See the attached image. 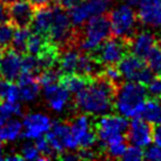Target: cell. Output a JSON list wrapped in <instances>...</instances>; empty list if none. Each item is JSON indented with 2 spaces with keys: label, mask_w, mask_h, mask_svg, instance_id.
Returning a JSON list of instances; mask_svg holds the SVG:
<instances>
[{
  "label": "cell",
  "mask_w": 161,
  "mask_h": 161,
  "mask_svg": "<svg viewBox=\"0 0 161 161\" xmlns=\"http://www.w3.org/2000/svg\"><path fill=\"white\" fill-rule=\"evenodd\" d=\"M116 87L103 73L93 78L85 88L75 94L74 106L88 115H103L114 109Z\"/></svg>",
  "instance_id": "1"
},
{
  "label": "cell",
  "mask_w": 161,
  "mask_h": 161,
  "mask_svg": "<svg viewBox=\"0 0 161 161\" xmlns=\"http://www.w3.org/2000/svg\"><path fill=\"white\" fill-rule=\"evenodd\" d=\"M112 36L108 14H100L88 19L81 26L75 27L74 45L82 52H93Z\"/></svg>",
  "instance_id": "2"
},
{
  "label": "cell",
  "mask_w": 161,
  "mask_h": 161,
  "mask_svg": "<svg viewBox=\"0 0 161 161\" xmlns=\"http://www.w3.org/2000/svg\"><path fill=\"white\" fill-rule=\"evenodd\" d=\"M147 97V88L135 81L121 82L116 87L114 111L125 118H138Z\"/></svg>",
  "instance_id": "3"
},
{
  "label": "cell",
  "mask_w": 161,
  "mask_h": 161,
  "mask_svg": "<svg viewBox=\"0 0 161 161\" xmlns=\"http://www.w3.org/2000/svg\"><path fill=\"white\" fill-rule=\"evenodd\" d=\"M52 12H53V18L49 27L48 39L54 45L58 46L60 51L67 47H75L74 45L75 27L72 24L67 9H65L55 3L52 5Z\"/></svg>",
  "instance_id": "4"
},
{
  "label": "cell",
  "mask_w": 161,
  "mask_h": 161,
  "mask_svg": "<svg viewBox=\"0 0 161 161\" xmlns=\"http://www.w3.org/2000/svg\"><path fill=\"white\" fill-rule=\"evenodd\" d=\"M111 21L112 36L130 39L134 34L138 26V14L130 5H120L108 13Z\"/></svg>",
  "instance_id": "5"
},
{
  "label": "cell",
  "mask_w": 161,
  "mask_h": 161,
  "mask_svg": "<svg viewBox=\"0 0 161 161\" xmlns=\"http://www.w3.org/2000/svg\"><path fill=\"white\" fill-rule=\"evenodd\" d=\"M92 53L94 58L103 66L116 65L127 53H130V39L109 36Z\"/></svg>",
  "instance_id": "6"
},
{
  "label": "cell",
  "mask_w": 161,
  "mask_h": 161,
  "mask_svg": "<svg viewBox=\"0 0 161 161\" xmlns=\"http://www.w3.org/2000/svg\"><path fill=\"white\" fill-rule=\"evenodd\" d=\"M116 66L120 71L124 80L135 81L142 85H148L154 78L153 72L143 63L142 58H139L135 54L127 53L121 59Z\"/></svg>",
  "instance_id": "7"
},
{
  "label": "cell",
  "mask_w": 161,
  "mask_h": 161,
  "mask_svg": "<svg viewBox=\"0 0 161 161\" xmlns=\"http://www.w3.org/2000/svg\"><path fill=\"white\" fill-rule=\"evenodd\" d=\"M93 125L98 140L103 147L114 136L125 134L128 130L130 122L127 121V118L125 116L108 113L100 116Z\"/></svg>",
  "instance_id": "8"
},
{
  "label": "cell",
  "mask_w": 161,
  "mask_h": 161,
  "mask_svg": "<svg viewBox=\"0 0 161 161\" xmlns=\"http://www.w3.org/2000/svg\"><path fill=\"white\" fill-rule=\"evenodd\" d=\"M46 139L53 148L54 153L58 154L67 151H75L79 148L69 127V122L55 121L52 124L51 130L46 133Z\"/></svg>",
  "instance_id": "9"
},
{
  "label": "cell",
  "mask_w": 161,
  "mask_h": 161,
  "mask_svg": "<svg viewBox=\"0 0 161 161\" xmlns=\"http://www.w3.org/2000/svg\"><path fill=\"white\" fill-rule=\"evenodd\" d=\"M69 127L79 148H91L98 141L94 125L91 122L88 114L82 113L74 116L69 121Z\"/></svg>",
  "instance_id": "10"
},
{
  "label": "cell",
  "mask_w": 161,
  "mask_h": 161,
  "mask_svg": "<svg viewBox=\"0 0 161 161\" xmlns=\"http://www.w3.org/2000/svg\"><path fill=\"white\" fill-rule=\"evenodd\" d=\"M109 0H82L80 4L69 9L71 21L74 27H79L88 19L107 12Z\"/></svg>",
  "instance_id": "11"
},
{
  "label": "cell",
  "mask_w": 161,
  "mask_h": 161,
  "mask_svg": "<svg viewBox=\"0 0 161 161\" xmlns=\"http://www.w3.org/2000/svg\"><path fill=\"white\" fill-rule=\"evenodd\" d=\"M126 139L130 145L138 147H147L153 141L152 124L147 122L141 118H133L126 132Z\"/></svg>",
  "instance_id": "12"
},
{
  "label": "cell",
  "mask_w": 161,
  "mask_h": 161,
  "mask_svg": "<svg viewBox=\"0 0 161 161\" xmlns=\"http://www.w3.org/2000/svg\"><path fill=\"white\" fill-rule=\"evenodd\" d=\"M52 127V121L48 116L42 113H30L24 118L23 135L24 138L38 139L45 135Z\"/></svg>",
  "instance_id": "13"
},
{
  "label": "cell",
  "mask_w": 161,
  "mask_h": 161,
  "mask_svg": "<svg viewBox=\"0 0 161 161\" xmlns=\"http://www.w3.org/2000/svg\"><path fill=\"white\" fill-rule=\"evenodd\" d=\"M21 60L23 54L17 53L11 47L3 48V58L0 63V76L8 81L18 80L21 74Z\"/></svg>",
  "instance_id": "14"
},
{
  "label": "cell",
  "mask_w": 161,
  "mask_h": 161,
  "mask_svg": "<svg viewBox=\"0 0 161 161\" xmlns=\"http://www.w3.org/2000/svg\"><path fill=\"white\" fill-rule=\"evenodd\" d=\"M36 12V6L31 1L19 0L9 3V21L15 28H25L31 26Z\"/></svg>",
  "instance_id": "15"
},
{
  "label": "cell",
  "mask_w": 161,
  "mask_h": 161,
  "mask_svg": "<svg viewBox=\"0 0 161 161\" xmlns=\"http://www.w3.org/2000/svg\"><path fill=\"white\" fill-rule=\"evenodd\" d=\"M44 97L46 99L47 106L52 108L54 112H63L67 108L71 103V92L66 90L59 82L42 86Z\"/></svg>",
  "instance_id": "16"
},
{
  "label": "cell",
  "mask_w": 161,
  "mask_h": 161,
  "mask_svg": "<svg viewBox=\"0 0 161 161\" xmlns=\"http://www.w3.org/2000/svg\"><path fill=\"white\" fill-rule=\"evenodd\" d=\"M158 44L157 36L151 31H136L130 38V52L145 59Z\"/></svg>",
  "instance_id": "17"
},
{
  "label": "cell",
  "mask_w": 161,
  "mask_h": 161,
  "mask_svg": "<svg viewBox=\"0 0 161 161\" xmlns=\"http://www.w3.org/2000/svg\"><path fill=\"white\" fill-rule=\"evenodd\" d=\"M139 21L148 27H161V0H145L138 6Z\"/></svg>",
  "instance_id": "18"
},
{
  "label": "cell",
  "mask_w": 161,
  "mask_h": 161,
  "mask_svg": "<svg viewBox=\"0 0 161 161\" xmlns=\"http://www.w3.org/2000/svg\"><path fill=\"white\" fill-rule=\"evenodd\" d=\"M18 87L20 99L24 101H33L40 93V82L38 75L31 73H21L18 78Z\"/></svg>",
  "instance_id": "19"
},
{
  "label": "cell",
  "mask_w": 161,
  "mask_h": 161,
  "mask_svg": "<svg viewBox=\"0 0 161 161\" xmlns=\"http://www.w3.org/2000/svg\"><path fill=\"white\" fill-rule=\"evenodd\" d=\"M53 12H52V5H42L36 7L33 21L31 24V31L34 33H39L48 38L49 27L52 24Z\"/></svg>",
  "instance_id": "20"
},
{
  "label": "cell",
  "mask_w": 161,
  "mask_h": 161,
  "mask_svg": "<svg viewBox=\"0 0 161 161\" xmlns=\"http://www.w3.org/2000/svg\"><path fill=\"white\" fill-rule=\"evenodd\" d=\"M80 52V49H78L76 47H67V48L60 51L58 68L59 71L61 72V74L76 73Z\"/></svg>",
  "instance_id": "21"
},
{
  "label": "cell",
  "mask_w": 161,
  "mask_h": 161,
  "mask_svg": "<svg viewBox=\"0 0 161 161\" xmlns=\"http://www.w3.org/2000/svg\"><path fill=\"white\" fill-rule=\"evenodd\" d=\"M92 79H93V78L81 75V74H78V73L61 74L60 79H59V84L61 86H64V87H65L66 90L69 91L71 93L76 94L78 92H80L82 88H85Z\"/></svg>",
  "instance_id": "22"
},
{
  "label": "cell",
  "mask_w": 161,
  "mask_h": 161,
  "mask_svg": "<svg viewBox=\"0 0 161 161\" xmlns=\"http://www.w3.org/2000/svg\"><path fill=\"white\" fill-rule=\"evenodd\" d=\"M139 118H141L152 125H157L161 121V100L158 98H151L146 100Z\"/></svg>",
  "instance_id": "23"
},
{
  "label": "cell",
  "mask_w": 161,
  "mask_h": 161,
  "mask_svg": "<svg viewBox=\"0 0 161 161\" xmlns=\"http://www.w3.org/2000/svg\"><path fill=\"white\" fill-rule=\"evenodd\" d=\"M127 139L124 134L116 135L103 147L106 159H121L127 148Z\"/></svg>",
  "instance_id": "24"
},
{
  "label": "cell",
  "mask_w": 161,
  "mask_h": 161,
  "mask_svg": "<svg viewBox=\"0 0 161 161\" xmlns=\"http://www.w3.org/2000/svg\"><path fill=\"white\" fill-rule=\"evenodd\" d=\"M23 133V122L18 119H8L0 127V140L3 142L14 141Z\"/></svg>",
  "instance_id": "25"
},
{
  "label": "cell",
  "mask_w": 161,
  "mask_h": 161,
  "mask_svg": "<svg viewBox=\"0 0 161 161\" xmlns=\"http://www.w3.org/2000/svg\"><path fill=\"white\" fill-rule=\"evenodd\" d=\"M20 99L18 85L13 84V81L0 80V101H7V103H18Z\"/></svg>",
  "instance_id": "26"
},
{
  "label": "cell",
  "mask_w": 161,
  "mask_h": 161,
  "mask_svg": "<svg viewBox=\"0 0 161 161\" xmlns=\"http://www.w3.org/2000/svg\"><path fill=\"white\" fill-rule=\"evenodd\" d=\"M30 34H31L30 27L15 28L13 34V39H12V42H11L9 47L12 49H14L19 54H26L27 41H28Z\"/></svg>",
  "instance_id": "27"
},
{
  "label": "cell",
  "mask_w": 161,
  "mask_h": 161,
  "mask_svg": "<svg viewBox=\"0 0 161 161\" xmlns=\"http://www.w3.org/2000/svg\"><path fill=\"white\" fill-rule=\"evenodd\" d=\"M49 42V39L47 36L39 34V33H34L31 31L28 41H27V47H26V53L31 54V55H39L42 52V49L45 48L47 44Z\"/></svg>",
  "instance_id": "28"
},
{
  "label": "cell",
  "mask_w": 161,
  "mask_h": 161,
  "mask_svg": "<svg viewBox=\"0 0 161 161\" xmlns=\"http://www.w3.org/2000/svg\"><path fill=\"white\" fill-rule=\"evenodd\" d=\"M13 115H23V108L20 103L7 101L0 103V127Z\"/></svg>",
  "instance_id": "29"
},
{
  "label": "cell",
  "mask_w": 161,
  "mask_h": 161,
  "mask_svg": "<svg viewBox=\"0 0 161 161\" xmlns=\"http://www.w3.org/2000/svg\"><path fill=\"white\" fill-rule=\"evenodd\" d=\"M145 59L147 61L146 65L153 72V74L161 76V47L155 46Z\"/></svg>",
  "instance_id": "30"
},
{
  "label": "cell",
  "mask_w": 161,
  "mask_h": 161,
  "mask_svg": "<svg viewBox=\"0 0 161 161\" xmlns=\"http://www.w3.org/2000/svg\"><path fill=\"white\" fill-rule=\"evenodd\" d=\"M36 147L39 149V152L41 153V155L45 158V160L52 159V158H57V154L54 153L53 148L51 147L49 142L47 141L46 136H40V138L36 139Z\"/></svg>",
  "instance_id": "31"
},
{
  "label": "cell",
  "mask_w": 161,
  "mask_h": 161,
  "mask_svg": "<svg viewBox=\"0 0 161 161\" xmlns=\"http://www.w3.org/2000/svg\"><path fill=\"white\" fill-rule=\"evenodd\" d=\"M20 155L23 157L24 160H45V158L41 155L39 149L36 147V145L32 143L24 145L20 151Z\"/></svg>",
  "instance_id": "32"
},
{
  "label": "cell",
  "mask_w": 161,
  "mask_h": 161,
  "mask_svg": "<svg viewBox=\"0 0 161 161\" xmlns=\"http://www.w3.org/2000/svg\"><path fill=\"white\" fill-rule=\"evenodd\" d=\"M122 160L126 161H139L143 159V151L141 147H138V146H134L132 145L130 147L126 148L124 155L121 157Z\"/></svg>",
  "instance_id": "33"
},
{
  "label": "cell",
  "mask_w": 161,
  "mask_h": 161,
  "mask_svg": "<svg viewBox=\"0 0 161 161\" xmlns=\"http://www.w3.org/2000/svg\"><path fill=\"white\" fill-rule=\"evenodd\" d=\"M147 92L153 98L161 99V76L157 75V78H153L147 85Z\"/></svg>",
  "instance_id": "34"
},
{
  "label": "cell",
  "mask_w": 161,
  "mask_h": 161,
  "mask_svg": "<svg viewBox=\"0 0 161 161\" xmlns=\"http://www.w3.org/2000/svg\"><path fill=\"white\" fill-rule=\"evenodd\" d=\"M143 159L147 160H161V147L158 145L154 146H147V149L143 152Z\"/></svg>",
  "instance_id": "35"
},
{
  "label": "cell",
  "mask_w": 161,
  "mask_h": 161,
  "mask_svg": "<svg viewBox=\"0 0 161 161\" xmlns=\"http://www.w3.org/2000/svg\"><path fill=\"white\" fill-rule=\"evenodd\" d=\"M76 153H78L79 159H81V160H93V159L100 158L99 153H101V152H95V151H93L92 147H91V148H80L79 152H76Z\"/></svg>",
  "instance_id": "36"
},
{
  "label": "cell",
  "mask_w": 161,
  "mask_h": 161,
  "mask_svg": "<svg viewBox=\"0 0 161 161\" xmlns=\"http://www.w3.org/2000/svg\"><path fill=\"white\" fill-rule=\"evenodd\" d=\"M9 20V4L6 0H0V24L11 23Z\"/></svg>",
  "instance_id": "37"
},
{
  "label": "cell",
  "mask_w": 161,
  "mask_h": 161,
  "mask_svg": "<svg viewBox=\"0 0 161 161\" xmlns=\"http://www.w3.org/2000/svg\"><path fill=\"white\" fill-rule=\"evenodd\" d=\"M82 0H55V3L59 4L61 7H64L65 9H69L73 8V7H75L78 5L80 4Z\"/></svg>",
  "instance_id": "38"
},
{
  "label": "cell",
  "mask_w": 161,
  "mask_h": 161,
  "mask_svg": "<svg viewBox=\"0 0 161 161\" xmlns=\"http://www.w3.org/2000/svg\"><path fill=\"white\" fill-rule=\"evenodd\" d=\"M153 141L155 145L161 147V121L157 124L155 128L153 130Z\"/></svg>",
  "instance_id": "39"
},
{
  "label": "cell",
  "mask_w": 161,
  "mask_h": 161,
  "mask_svg": "<svg viewBox=\"0 0 161 161\" xmlns=\"http://www.w3.org/2000/svg\"><path fill=\"white\" fill-rule=\"evenodd\" d=\"M1 160H6V161H19V160H24L23 157L20 154H17V153H12V154H7L3 157Z\"/></svg>",
  "instance_id": "40"
},
{
  "label": "cell",
  "mask_w": 161,
  "mask_h": 161,
  "mask_svg": "<svg viewBox=\"0 0 161 161\" xmlns=\"http://www.w3.org/2000/svg\"><path fill=\"white\" fill-rule=\"evenodd\" d=\"M126 3L130 6H139V4L141 3V0H126Z\"/></svg>",
  "instance_id": "41"
},
{
  "label": "cell",
  "mask_w": 161,
  "mask_h": 161,
  "mask_svg": "<svg viewBox=\"0 0 161 161\" xmlns=\"http://www.w3.org/2000/svg\"><path fill=\"white\" fill-rule=\"evenodd\" d=\"M3 159V141L0 140V160Z\"/></svg>",
  "instance_id": "42"
},
{
  "label": "cell",
  "mask_w": 161,
  "mask_h": 161,
  "mask_svg": "<svg viewBox=\"0 0 161 161\" xmlns=\"http://www.w3.org/2000/svg\"><path fill=\"white\" fill-rule=\"evenodd\" d=\"M1 58H3V48H0V63H1Z\"/></svg>",
  "instance_id": "43"
},
{
  "label": "cell",
  "mask_w": 161,
  "mask_h": 161,
  "mask_svg": "<svg viewBox=\"0 0 161 161\" xmlns=\"http://www.w3.org/2000/svg\"><path fill=\"white\" fill-rule=\"evenodd\" d=\"M6 1H7V3H13V1H19V0H6Z\"/></svg>",
  "instance_id": "44"
},
{
  "label": "cell",
  "mask_w": 161,
  "mask_h": 161,
  "mask_svg": "<svg viewBox=\"0 0 161 161\" xmlns=\"http://www.w3.org/2000/svg\"><path fill=\"white\" fill-rule=\"evenodd\" d=\"M159 42H160V47H161V33H160V39H159Z\"/></svg>",
  "instance_id": "45"
}]
</instances>
